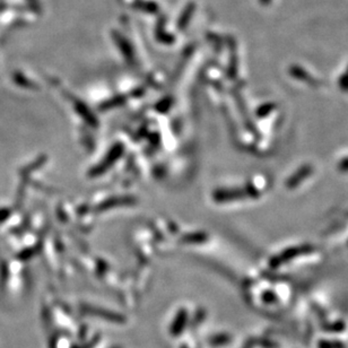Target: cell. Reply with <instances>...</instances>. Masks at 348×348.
Segmentation results:
<instances>
[{
	"instance_id": "7a4b0ae2",
	"label": "cell",
	"mask_w": 348,
	"mask_h": 348,
	"mask_svg": "<svg viewBox=\"0 0 348 348\" xmlns=\"http://www.w3.org/2000/svg\"><path fill=\"white\" fill-rule=\"evenodd\" d=\"M310 171H311V167H310V166H309V167H308V166H307V167H304L301 173H300V172L296 173V174H298V176H295V177H293L292 179H290V181L287 182V186H288V187H294V186H296V184L298 183V181H301L302 179H304V178L309 176Z\"/></svg>"
},
{
	"instance_id": "6da1fadb",
	"label": "cell",
	"mask_w": 348,
	"mask_h": 348,
	"mask_svg": "<svg viewBox=\"0 0 348 348\" xmlns=\"http://www.w3.org/2000/svg\"><path fill=\"white\" fill-rule=\"evenodd\" d=\"M306 251H309V249L306 248V249H290V250H287V251H285L282 254H280L281 257L280 258H277L274 260V264H276L275 266H277L278 264L282 263V261H286L288 259H292V258H294L295 255H297L298 253H302V252H306Z\"/></svg>"
}]
</instances>
